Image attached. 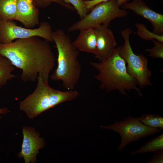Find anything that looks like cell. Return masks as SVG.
I'll use <instances>...</instances> for the list:
<instances>
[{
    "label": "cell",
    "mask_w": 163,
    "mask_h": 163,
    "mask_svg": "<svg viewBox=\"0 0 163 163\" xmlns=\"http://www.w3.org/2000/svg\"><path fill=\"white\" fill-rule=\"evenodd\" d=\"M90 64L97 71L94 77L100 82L101 89L108 92L117 90L125 95L126 91L135 90L142 97L136 81L128 73L126 63L119 54V46L102 61Z\"/></svg>",
    "instance_id": "7a4b0ae2"
},
{
    "label": "cell",
    "mask_w": 163,
    "mask_h": 163,
    "mask_svg": "<svg viewBox=\"0 0 163 163\" xmlns=\"http://www.w3.org/2000/svg\"><path fill=\"white\" fill-rule=\"evenodd\" d=\"M139 118L143 124L149 127L163 129V118L158 114L146 113Z\"/></svg>",
    "instance_id": "e0dca14e"
},
{
    "label": "cell",
    "mask_w": 163,
    "mask_h": 163,
    "mask_svg": "<svg viewBox=\"0 0 163 163\" xmlns=\"http://www.w3.org/2000/svg\"><path fill=\"white\" fill-rule=\"evenodd\" d=\"M111 0H92L90 1H84V4L89 11L97 4L103 2H107ZM120 7L128 2L130 0H117Z\"/></svg>",
    "instance_id": "7402d4cb"
},
{
    "label": "cell",
    "mask_w": 163,
    "mask_h": 163,
    "mask_svg": "<svg viewBox=\"0 0 163 163\" xmlns=\"http://www.w3.org/2000/svg\"><path fill=\"white\" fill-rule=\"evenodd\" d=\"M83 1H90V0H83Z\"/></svg>",
    "instance_id": "484cf974"
},
{
    "label": "cell",
    "mask_w": 163,
    "mask_h": 163,
    "mask_svg": "<svg viewBox=\"0 0 163 163\" xmlns=\"http://www.w3.org/2000/svg\"><path fill=\"white\" fill-rule=\"evenodd\" d=\"M49 42L33 37L18 39L8 44H0V56L8 60L22 70L20 78L24 82H35L39 74L48 83L56 61Z\"/></svg>",
    "instance_id": "6da1fadb"
},
{
    "label": "cell",
    "mask_w": 163,
    "mask_h": 163,
    "mask_svg": "<svg viewBox=\"0 0 163 163\" xmlns=\"http://www.w3.org/2000/svg\"><path fill=\"white\" fill-rule=\"evenodd\" d=\"M133 30L129 27L120 31L124 40L123 45L119 46V53L125 61L128 73L137 81L142 88L152 85L151 71L148 67V61L144 55L136 54L133 52L129 42V37Z\"/></svg>",
    "instance_id": "8992f818"
},
{
    "label": "cell",
    "mask_w": 163,
    "mask_h": 163,
    "mask_svg": "<svg viewBox=\"0 0 163 163\" xmlns=\"http://www.w3.org/2000/svg\"><path fill=\"white\" fill-rule=\"evenodd\" d=\"M2 117L0 116V120L2 118Z\"/></svg>",
    "instance_id": "d4e9b609"
},
{
    "label": "cell",
    "mask_w": 163,
    "mask_h": 163,
    "mask_svg": "<svg viewBox=\"0 0 163 163\" xmlns=\"http://www.w3.org/2000/svg\"><path fill=\"white\" fill-rule=\"evenodd\" d=\"M96 45L94 56L99 62L108 56L117 47V43L111 30L101 25L94 28Z\"/></svg>",
    "instance_id": "8fae6325"
},
{
    "label": "cell",
    "mask_w": 163,
    "mask_h": 163,
    "mask_svg": "<svg viewBox=\"0 0 163 163\" xmlns=\"http://www.w3.org/2000/svg\"><path fill=\"white\" fill-rule=\"evenodd\" d=\"M18 0H0V19L6 21L15 20Z\"/></svg>",
    "instance_id": "5bb4252c"
},
{
    "label": "cell",
    "mask_w": 163,
    "mask_h": 163,
    "mask_svg": "<svg viewBox=\"0 0 163 163\" xmlns=\"http://www.w3.org/2000/svg\"><path fill=\"white\" fill-rule=\"evenodd\" d=\"M15 68L6 58L0 56V88L5 85L15 76L12 73Z\"/></svg>",
    "instance_id": "2e32d148"
},
{
    "label": "cell",
    "mask_w": 163,
    "mask_h": 163,
    "mask_svg": "<svg viewBox=\"0 0 163 163\" xmlns=\"http://www.w3.org/2000/svg\"><path fill=\"white\" fill-rule=\"evenodd\" d=\"M8 110L7 108L4 107L2 108H0V114H6L8 113Z\"/></svg>",
    "instance_id": "cb8c5ba5"
},
{
    "label": "cell",
    "mask_w": 163,
    "mask_h": 163,
    "mask_svg": "<svg viewBox=\"0 0 163 163\" xmlns=\"http://www.w3.org/2000/svg\"><path fill=\"white\" fill-rule=\"evenodd\" d=\"M77 38L72 42L78 51L94 55L96 50V37L94 29L81 30Z\"/></svg>",
    "instance_id": "4fadbf2b"
},
{
    "label": "cell",
    "mask_w": 163,
    "mask_h": 163,
    "mask_svg": "<svg viewBox=\"0 0 163 163\" xmlns=\"http://www.w3.org/2000/svg\"><path fill=\"white\" fill-rule=\"evenodd\" d=\"M154 43L153 47L146 49L145 51L149 53L148 56L154 58H163V43L156 40H152Z\"/></svg>",
    "instance_id": "d6986e66"
},
{
    "label": "cell",
    "mask_w": 163,
    "mask_h": 163,
    "mask_svg": "<svg viewBox=\"0 0 163 163\" xmlns=\"http://www.w3.org/2000/svg\"><path fill=\"white\" fill-rule=\"evenodd\" d=\"M65 3L72 5L81 19L85 17L88 11L84 3L83 0H61Z\"/></svg>",
    "instance_id": "ffe728a7"
},
{
    "label": "cell",
    "mask_w": 163,
    "mask_h": 163,
    "mask_svg": "<svg viewBox=\"0 0 163 163\" xmlns=\"http://www.w3.org/2000/svg\"><path fill=\"white\" fill-rule=\"evenodd\" d=\"M52 27L47 21L41 22L36 28H28L18 26L14 21L0 19V44L11 43L15 39L37 37L48 42H53Z\"/></svg>",
    "instance_id": "ba28073f"
},
{
    "label": "cell",
    "mask_w": 163,
    "mask_h": 163,
    "mask_svg": "<svg viewBox=\"0 0 163 163\" xmlns=\"http://www.w3.org/2000/svg\"><path fill=\"white\" fill-rule=\"evenodd\" d=\"M120 7L117 0L100 3L95 5L85 17L69 27L67 31L71 32L94 29L101 25L108 27L110 22L114 19L128 15L126 10Z\"/></svg>",
    "instance_id": "5b68a950"
},
{
    "label": "cell",
    "mask_w": 163,
    "mask_h": 163,
    "mask_svg": "<svg viewBox=\"0 0 163 163\" xmlns=\"http://www.w3.org/2000/svg\"><path fill=\"white\" fill-rule=\"evenodd\" d=\"M152 157L145 161L146 163H163V150L154 153Z\"/></svg>",
    "instance_id": "603a6c76"
},
{
    "label": "cell",
    "mask_w": 163,
    "mask_h": 163,
    "mask_svg": "<svg viewBox=\"0 0 163 163\" xmlns=\"http://www.w3.org/2000/svg\"><path fill=\"white\" fill-rule=\"evenodd\" d=\"M101 129H109L118 133L121 137L117 147L119 152L123 150L127 145L143 137L161 132L159 128H151L143 124L139 117L129 116L124 120L115 121L111 125L101 126Z\"/></svg>",
    "instance_id": "52a82bcc"
},
{
    "label": "cell",
    "mask_w": 163,
    "mask_h": 163,
    "mask_svg": "<svg viewBox=\"0 0 163 163\" xmlns=\"http://www.w3.org/2000/svg\"><path fill=\"white\" fill-rule=\"evenodd\" d=\"M52 37L58 52L57 66L50 79L61 81L67 90H73L78 85L81 73V66L78 60L79 51L62 30L53 31Z\"/></svg>",
    "instance_id": "3957f363"
},
{
    "label": "cell",
    "mask_w": 163,
    "mask_h": 163,
    "mask_svg": "<svg viewBox=\"0 0 163 163\" xmlns=\"http://www.w3.org/2000/svg\"><path fill=\"white\" fill-rule=\"evenodd\" d=\"M163 150V133L147 142L136 151L132 152L133 155L145 153H155Z\"/></svg>",
    "instance_id": "9a60e30c"
},
{
    "label": "cell",
    "mask_w": 163,
    "mask_h": 163,
    "mask_svg": "<svg viewBox=\"0 0 163 163\" xmlns=\"http://www.w3.org/2000/svg\"><path fill=\"white\" fill-rule=\"evenodd\" d=\"M122 8L131 10L137 15L146 19L151 24L153 33L163 35V15L151 9L142 0H133L124 4Z\"/></svg>",
    "instance_id": "30bf717a"
},
{
    "label": "cell",
    "mask_w": 163,
    "mask_h": 163,
    "mask_svg": "<svg viewBox=\"0 0 163 163\" xmlns=\"http://www.w3.org/2000/svg\"><path fill=\"white\" fill-rule=\"evenodd\" d=\"M38 9L32 0H18L15 20L25 27L33 28L39 25Z\"/></svg>",
    "instance_id": "7c38bea8"
},
{
    "label": "cell",
    "mask_w": 163,
    "mask_h": 163,
    "mask_svg": "<svg viewBox=\"0 0 163 163\" xmlns=\"http://www.w3.org/2000/svg\"><path fill=\"white\" fill-rule=\"evenodd\" d=\"M37 7L44 8L49 6L52 2L58 4L64 8L72 10H75L70 5L65 3L61 0H32Z\"/></svg>",
    "instance_id": "44dd1931"
},
{
    "label": "cell",
    "mask_w": 163,
    "mask_h": 163,
    "mask_svg": "<svg viewBox=\"0 0 163 163\" xmlns=\"http://www.w3.org/2000/svg\"><path fill=\"white\" fill-rule=\"evenodd\" d=\"M37 80L34 91L20 103V110L25 112L30 119L60 104L74 99L79 95L74 90L63 91L52 88L40 74L38 75Z\"/></svg>",
    "instance_id": "277c9868"
},
{
    "label": "cell",
    "mask_w": 163,
    "mask_h": 163,
    "mask_svg": "<svg viewBox=\"0 0 163 163\" xmlns=\"http://www.w3.org/2000/svg\"><path fill=\"white\" fill-rule=\"evenodd\" d=\"M137 30V35L141 39L145 40L155 39L163 43V35H159L149 30L144 24L137 23L135 25Z\"/></svg>",
    "instance_id": "ac0fdd59"
},
{
    "label": "cell",
    "mask_w": 163,
    "mask_h": 163,
    "mask_svg": "<svg viewBox=\"0 0 163 163\" xmlns=\"http://www.w3.org/2000/svg\"><path fill=\"white\" fill-rule=\"evenodd\" d=\"M22 133L23 139L18 157L23 158L25 163H35L39 150L44 146V140L33 128L24 126Z\"/></svg>",
    "instance_id": "9c48e42d"
}]
</instances>
